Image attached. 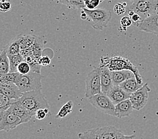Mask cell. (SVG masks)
Listing matches in <instances>:
<instances>
[{"mask_svg":"<svg viewBox=\"0 0 158 139\" xmlns=\"http://www.w3.org/2000/svg\"><path fill=\"white\" fill-rule=\"evenodd\" d=\"M57 2L73 9L82 10L85 7L84 0H57Z\"/></svg>","mask_w":158,"mask_h":139,"instance_id":"cell-24","label":"cell"},{"mask_svg":"<svg viewBox=\"0 0 158 139\" xmlns=\"http://www.w3.org/2000/svg\"><path fill=\"white\" fill-rule=\"evenodd\" d=\"M43 78L41 74L31 72L26 75H20L16 84L23 94L34 91H41L43 88L41 82Z\"/></svg>","mask_w":158,"mask_h":139,"instance_id":"cell-2","label":"cell"},{"mask_svg":"<svg viewBox=\"0 0 158 139\" xmlns=\"http://www.w3.org/2000/svg\"><path fill=\"white\" fill-rule=\"evenodd\" d=\"M31 72V66L25 61L20 63V65L18 67V72L20 73L21 75H26Z\"/></svg>","mask_w":158,"mask_h":139,"instance_id":"cell-30","label":"cell"},{"mask_svg":"<svg viewBox=\"0 0 158 139\" xmlns=\"http://www.w3.org/2000/svg\"><path fill=\"white\" fill-rule=\"evenodd\" d=\"M120 1H122L123 2H126L127 3H129V4L131 5V3H132L135 1V0H120Z\"/></svg>","mask_w":158,"mask_h":139,"instance_id":"cell-41","label":"cell"},{"mask_svg":"<svg viewBox=\"0 0 158 139\" xmlns=\"http://www.w3.org/2000/svg\"><path fill=\"white\" fill-rule=\"evenodd\" d=\"M24 61L27 62L31 66V72L40 74V69L42 66L40 64L38 58H36L34 56H30V57L26 58Z\"/></svg>","mask_w":158,"mask_h":139,"instance_id":"cell-25","label":"cell"},{"mask_svg":"<svg viewBox=\"0 0 158 139\" xmlns=\"http://www.w3.org/2000/svg\"><path fill=\"white\" fill-rule=\"evenodd\" d=\"M133 110V108L130 99H127L115 105L116 117L121 118L129 116L130 114L132 113Z\"/></svg>","mask_w":158,"mask_h":139,"instance_id":"cell-16","label":"cell"},{"mask_svg":"<svg viewBox=\"0 0 158 139\" xmlns=\"http://www.w3.org/2000/svg\"><path fill=\"white\" fill-rule=\"evenodd\" d=\"M111 74L114 86H119L128 79L135 77V74L130 70L111 71Z\"/></svg>","mask_w":158,"mask_h":139,"instance_id":"cell-17","label":"cell"},{"mask_svg":"<svg viewBox=\"0 0 158 139\" xmlns=\"http://www.w3.org/2000/svg\"><path fill=\"white\" fill-rule=\"evenodd\" d=\"M0 93L3 94L9 98L18 101L23 95L18 86L13 82L0 80Z\"/></svg>","mask_w":158,"mask_h":139,"instance_id":"cell-10","label":"cell"},{"mask_svg":"<svg viewBox=\"0 0 158 139\" xmlns=\"http://www.w3.org/2000/svg\"><path fill=\"white\" fill-rule=\"evenodd\" d=\"M85 3V8L93 10H96V7L100 5V0H84Z\"/></svg>","mask_w":158,"mask_h":139,"instance_id":"cell-31","label":"cell"},{"mask_svg":"<svg viewBox=\"0 0 158 139\" xmlns=\"http://www.w3.org/2000/svg\"><path fill=\"white\" fill-rule=\"evenodd\" d=\"M138 28L141 31L158 36V12L143 20Z\"/></svg>","mask_w":158,"mask_h":139,"instance_id":"cell-11","label":"cell"},{"mask_svg":"<svg viewBox=\"0 0 158 139\" xmlns=\"http://www.w3.org/2000/svg\"><path fill=\"white\" fill-rule=\"evenodd\" d=\"M20 54L22 55V56H23L24 59L27 57H30V56H34L32 47L29 48L28 49H26V50H21Z\"/></svg>","mask_w":158,"mask_h":139,"instance_id":"cell-38","label":"cell"},{"mask_svg":"<svg viewBox=\"0 0 158 139\" xmlns=\"http://www.w3.org/2000/svg\"><path fill=\"white\" fill-rule=\"evenodd\" d=\"M106 66L110 71H120V70H130L134 74L135 78L139 84H143V80L137 68L134 66L129 60L123 58L120 56H114L112 58H109Z\"/></svg>","mask_w":158,"mask_h":139,"instance_id":"cell-5","label":"cell"},{"mask_svg":"<svg viewBox=\"0 0 158 139\" xmlns=\"http://www.w3.org/2000/svg\"><path fill=\"white\" fill-rule=\"evenodd\" d=\"M97 139H118L123 133L114 126H106L96 128Z\"/></svg>","mask_w":158,"mask_h":139,"instance_id":"cell-12","label":"cell"},{"mask_svg":"<svg viewBox=\"0 0 158 139\" xmlns=\"http://www.w3.org/2000/svg\"><path fill=\"white\" fill-rule=\"evenodd\" d=\"M73 106V104L72 101H68L60 109L58 114L56 115V118H63L68 114H71L72 112Z\"/></svg>","mask_w":158,"mask_h":139,"instance_id":"cell-26","label":"cell"},{"mask_svg":"<svg viewBox=\"0 0 158 139\" xmlns=\"http://www.w3.org/2000/svg\"><path fill=\"white\" fill-rule=\"evenodd\" d=\"M135 138V136L134 134L133 135H125L123 133L120 135L118 139H134Z\"/></svg>","mask_w":158,"mask_h":139,"instance_id":"cell-39","label":"cell"},{"mask_svg":"<svg viewBox=\"0 0 158 139\" xmlns=\"http://www.w3.org/2000/svg\"><path fill=\"white\" fill-rule=\"evenodd\" d=\"M88 102L102 113L116 117L115 105L104 93L99 94L88 98Z\"/></svg>","mask_w":158,"mask_h":139,"instance_id":"cell-7","label":"cell"},{"mask_svg":"<svg viewBox=\"0 0 158 139\" xmlns=\"http://www.w3.org/2000/svg\"><path fill=\"white\" fill-rule=\"evenodd\" d=\"M22 121L20 118L14 113L11 107L7 110L0 112V130L8 131L16 129L20 125Z\"/></svg>","mask_w":158,"mask_h":139,"instance_id":"cell-8","label":"cell"},{"mask_svg":"<svg viewBox=\"0 0 158 139\" xmlns=\"http://www.w3.org/2000/svg\"><path fill=\"white\" fill-rule=\"evenodd\" d=\"M114 105L130 98L131 95L125 92L119 86H114L106 95Z\"/></svg>","mask_w":158,"mask_h":139,"instance_id":"cell-14","label":"cell"},{"mask_svg":"<svg viewBox=\"0 0 158 139\" xmlns=\"http://www.w3.org/2000/svg\"><path fill=\"white\" fill-rule=\"evenodd\" d=\"M101 87L102 92L107 95L108 92L110 91L111 88L114 86L113 81H112L111 71L106 66H101Z\"/></svg>","mask_w":158,"mask_h":139,"instance_id":"cell-13","label":"cell"},{"mask_svg":"<svg viewBox=\"0 0 158 139\" xmlns=\"http://www.w3.org/2000/svg\"><path fill=\"white\" fill-rule=\"evenodd\" d=\"M18 101L33 116H35L36 112L40 109L50 108L49 104L41 91L24 93Z\"/></svg>","mask_w":158,"mask_h":139,"instance_id":"cell-1","label":"cell"},{"mask_svg":"<svg viewBox=\"0 0 158 139\" xmlns=\"http://www.w3.org/2000/svg\"><path fill=\"white\" fill-rule=\"evenodd\" d=\"M119 86L124 91L129 95H132L133 93L136 92L139 88H141L143 85L139 84L135 77L128 79L126 81L120 84Z\"/></svg>","mask_w":158,"mask_h":139,"instance_id":"cell-18","label":"cell"},{"mask_svg":"<svg viewBox=\"0 0 158 139\" xmlns=\"http://www.w3.org/2000/svg\"><path fill=\"white\" fill-rule=\"evenodd\" d=\"M114 12L118 15V16H121L126 12V7L123 5V3H118L116 4L114 7Z\"/></svg>","mask_w":158,"mask_h":139,"instance_id":"cell-33","label":"cell"},{"mask_svg":"<svg viewBox=\"0 0 158 139\" xmlns=\"http://www.w3.org/2000/svg\"><path fill=\"white\" fill-rule=\"evenodd\" d=\"M101 68H98L90 72L85 78V97L89 98L102 92L101 87Z\"/></svg>","mask_w":158,"mask_h":139,"instance_id":"cell-6","label":"cell"},{"mask_svg":"<svg viewBox=\"0 0 158 139\" xmlns=\"http://www.w3.org/2000/svg\"><path fill=\"white\" fill-rule=\"evenodd\" d=\"M19 36L21 50L32 47L36 39V36L33 35H20Z\"/></svg>","mask_w":158,"mask_h":139,"instance_id":"cell-23","label":"cell"},{"mask_svg":"<svg viewBox=\"0 0 158 139\" xmlns=\"http://www.w3.org/2000/svg\"><path fill=\"white\" fill-rule=\"evenodd\" d=\"M16 102V100L9 98L3 94L0 93V112H3L7 109H9L13 103Z\"/></svg>","mask_w":158,"mask_h":139,"instance_id":"cell-27","label":"cell"},{"mask_svg":"<svg viewBox=\"0 0 158 139\" xmlns=\"http://www.w3.org/2000/svg\"><path fill=\"white\" fill-rule=\"evenodd\" d=\"M88 17V15L86 14V13L85 12H84V11L82 10V12H81V18L83 20H85Z\"/></svg>","mask_w":158,"mask_h":139,"instance_id":"cell-40","label":"cell"},{"mask_svg":"<svg viewBox=\"0 0 158 139\" xmlns=\"http://www.w3.org/2000/svg\"><path fill=\"white\" fill-rule=\"evenodd\" d=\"M10 60V73L18 72V67L24 61V58L20 53L14 56H8Z\"/></svg>","mask_w":158,"mask_h":139,"instance_id":"cell-22","label":"cell"},{"mask_svg":"<svg viewBox=\"0 0 158 139\" xmlns=\"http://www.w3.org/2000/svg\"><path fill=\"white\" fill-rule=\"evenodd\" d=\"M120 24H121L122 27L123 28H129L130 26L133 24V21L131 20V17L129 16H123L121 20H120Z\"/></svg>","mask_w":158,"mask_h":139,"instance_id":"cell-32","label":"cell"},{"mask_svg":"<svg viewBox=\"0 0 158 139\" xmlns=\"http://www.w3.org/2000/svg\"><path fill=\"white\" fill-rule=\"evenodd\" d=\"M127 10L133 11L144 20L158 12V0H135Z\"/></svg>","mask_w":158,"mask_h":139,"instance_id":"cell-4","label":"cell"},{"mask_svg":"<svg viewBox=\"0 0 158 139\" xmlns=\"http://www.w3.org/2000/svg\"><path fill=\"white\" fill-rule=\"evenodd\" d=\"M11 108L12 109L14 113L20 118L22 124L27 123L31 121L32 116H34L27 109L22 106L18 100L12 104Z\"/></svg>","mask_w":158,"mask_h":139,"instance_id":"cell-15","label":"cell"},{"mask_svg":"<svg viewBox=\"0 0 158 139\" xmlns=\"http://www.w3.org/2000/svg\"><path fill=\"white\" fill-rule=\"evenodd\" d=\"M47 113L45 112L44 109H40L38 111L36 112V114H35V117L36 119L38 120H43L45 118V117L47 116Z\"/></svg>","mask_w":158,"mask_h":139,"instance_id":"cell-37","label":"cell"},{"mask_svg":"<svg viewBox=\"0 0 158 139\" xmlns=\"http://www.w3.org/2000/svg\"><path fill=\"white\" fill-rule=\"evenodd\" d=\"M20 74L18 72H13L8 73L6 75H3L2 76H0V80H4L13 82L14 84H16L17 81L20 76Z\"/></svg>","mask_w":158,"mask_h":139,"instance_id":"cell-28","label":"cell"},{"mask_svg":"<svg viewBox=\"0 0 158 139\" xmlns=\"http://www.w3.org/2000/svg\"><path fill=\"white\" fill-rule=\"evenodd\" d=\"M82 10L86 13L91 20L92 28L97 30H102L107 28L112 18V13L110 10L104 9L89 10L86 8L82 9Z\"/></svg>","mask_w":158,"mask_h":139,"instance_id":"cell-3","label":"cell"},{"mask_svg":"<svg viewBox=\"0 0 158 139\" xmlns=\"http://www.w3.org/2000/svg\"><path fill=\"white\" fill-rule=\"evenodd\" d=\"M131 18L133 21V24L136 26L137 28H139V26L140 25L141 22L143 21L141 17L137 14H135L132 17H131Z\"/></svg>","mask_w":158,"mask_h":139,"instance_id":"cell-35","label":"cell"},{"mask_svg":"<svg viewBox=\"0 0 158 139\" xmlns=\"http://www.w3.org/2000/svg\"><path fill=\"white\" fill-rule=\"evenodd\" d=\"M10 73V60L6 52L2 49L0 54V76Z\"/></svg>","mask_w":158,"mask_h":139,"instance_id":"cell-20","label":"cell"},{"mask_svg":"<svg viewBox=\"0 0 158 139\" xmlns=\"http://www.w3.org/2000/svg\"><path fill=\"white\" fill-rule=\"evenodd\" d=\"M6 52L7 56H14L20 53V36H18L15 37L11 42L3 48Z\"/></svg>","mask_w":158,"mask_h":139,"instance_id":"cell-19","label":"cell"},{"mask_svg":"<svg viewBox=\"0 0 158 139\" xmlns=\"http://www.w3.org/2000/svg\"><path fill=\"white\" fill-rule=\"evenodd\" d=\"M44 44H45V42H44V38L36 36L35 43L33 44L32 46L34 57H35L36 58H38V59L42 57L43 50L44 46Z\"/></svg>","mask_w":158,"mask_h":139,"instance_id":"cell-21","label":"cell"},{"mask_svg":"<svg viewBox=\"0 0 158 139\" xmlns=\"http://www.w3.org/2000/svg\"><path fill=\"white\" fill-rule=\"evenodd\" d=\"M39 63L41 66H48L50 64L51 60L49 57H48V56H44L39 59Z\"/></svg>","mask_w":158,"mask_h":139,"instance_id":"cell-36","label":"cell"},{"mask_svg":"<svg viewBox=\"0 0 158 139\" xmlns=\"http://www.w3.org/2000/svg\"><path fill=\"white\" fill-rule=\"evenodd\" d=\"M78 138L80 139H97L96 129H90L84 133H79Z\"/></svg>","mask_w":158,"mask_h":139,"instance_id":"cell-29","label":"cell"},{"mask_svg":"<svg viewBox=\"0 0 158 139\" xmlns=\"http://www.w3.org/2000/svg\"><path fill=\"white\" fill-rule=\"evenodd\" d=\"M152 91L148 83L143 85L141 88L131 95L130 100L134 110H140L143 108L148 102L149 93Z\"/></svg>","mask_w":158,"mask_h":139,"instance_id":"cell-9","label":"cell"},{"mask_svg":"<svg viewBox=\"0 0 158 139\" xmlns=\"http://www.w3.org/2000/svg\"><path fill=\"white\" fill-rule=\"evenodd\" d=\"M12 3L10 2H1L0 3V10L2 12H7L12 9Z\"/></svg>","mask_w":158,"mask_h":139,"instance_id":"cell-34","label":"cell"}]
</instances>
